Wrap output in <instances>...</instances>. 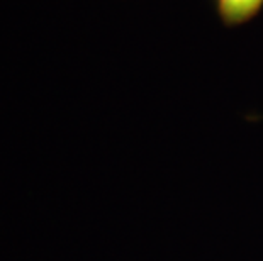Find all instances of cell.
<instances>
[{
  "instance_id": "obj_1",
  "label": "cell",
  "mask_w": 263,
  "mask_h": 261,
  "mask_svg": "<svg viewBox=\"0 0 263 261\" xmlns=\"http://www.w3.org/2000/svg\"><path fill=\"white\" fill-rule=\"evenodd\" d=\"M263 0H216V9L226 26H241L260 12Z\"/></svg>"
}]
</instances>
